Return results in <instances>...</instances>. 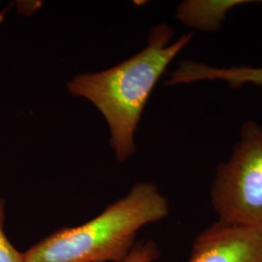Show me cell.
Wrapping results in <instances>:
<instances>
[{"label": "cell", "instance_id": "6da1fadb", "mask_svg": "<svg viewBox=\"0 0 262 262\" xmlns=\"http://www.w3.org/2000/svg\"><path fill=\"white\" fill-rule=\"evenodd\" d=\"M173 33L166 24L156 26L147 46L137 55L102 72L79 74L67 84L70 94L86 98L103 115L111 131V147L120 161L136 151L134 135L150 94L192 38L188 33L172 42Z\"/></svg>", "mask_w": 262, "mask_h": 262}, {"label": "cell", "instance_id": "7a4b0ae2", "mask_svg": "<svg viewBox=\"0 0 262 262\" xmlns=\"http://www.w3.org/2000/svg\"><path fill=\"white\" fill-rule=\"evenodd\" d=\"M167 198L152 183H138L125 197L84 225L58 229L32 246L25 262H122L141 227L165 219Z\"/></svg>", "mask_w": 262, "mask_h": 262}, {"label": "cell", "instance_id": "3957f363", "mask_svg": "<svg viewBox=\"0 0 262 262\" xmlns=\"http://www.w3.org/2000/svg\"><path fill=\"white\" fill-rule=\"evenodd\" d=\"M210 196L217 222L262 230V124L242 125L230 157L216 167Z\"/></svg>", "mask_w": 262, "mask_h": 262}, {"label": "cell", "instance_id": "277c9868", "mask_svg": "<svg viewBox=\"0 0 262 262\" xmlns=\"http://www.w3.org/2000/svg\"><path fill=\"white\" fill-rule=\"evenodd\" d=\"M187 262H262V230L216 221L195 238Z\"/></svg>", "mask_w": 262, "mask_h": 262}, {"label": "cell", "instance_id": "5b68a950", "mask_svg": "<svg viewBox=\"0 0 262 262\" xmlns=\"http://www.w3.org/2000/svg\"><path fill=\"white\" fill-rule=\"evenodd\" d=\"M224 82L230 88L238 89L246 84L262 86V66H215L184 60L170 72L166 84H187L199 82Z\"/></svg>", "mask_w": 262, "mask_h": 262}, {"label": "cell", "instance_id": "8992f818", "mask_svg": "<svg viewBox=\"0 0 262 262\" xmlns=\"http://www.w3.org/2000/svg\"><path fill=\"white\" fill-rule=\"evenodd\" d=\"M252 3L249 0H187L176 11V18L187 28L215 32L223 27L230 10Z\"/></svg>", "mask_w": 262, "mask_h": 262}, {"label": "cell", "instance_id": "52a82bcc", "mask_svg": "<svg viewBox=\"0 0 262 262\" xmlns=\"http://www.w3.org/2000/svg\"><path fill=\"white\" fill-rule=\"evenodd\" d=\"M5 199L0 197V262H25V254L11 243L5 233Z\"/></svg>", "mask_w": 262, "mask_h": 262}, {"label": "cell", "instance_id": "ba28073f", "mask_svg": "<svg viewBox=\"0 0 262 262\" xmlns=\"http://www.w3.org/2000/svg\"><path fill=\"white\" fill-rule=\"evenodd\" d=\"M159 257V250L158 246L151 240L141 242L134 246L122 262H155Z\"/></svg>", "mask_w": 262, "mask_h": 262}, {"label": "cell", "instance_id": "9c48e42d", "mask_svg": "<svg viewBox=\"0 0 262 262\" xmlns=\"http://www.w3.org/2000/svg\"><path fill=\"white\" fill-rule=\"evenodd\" d=\"M261 4H262V1H261Z\"/></svg>", "mask_w": 262, "mask_h": 262}]
</instances>
